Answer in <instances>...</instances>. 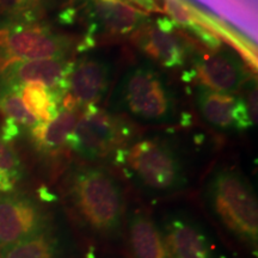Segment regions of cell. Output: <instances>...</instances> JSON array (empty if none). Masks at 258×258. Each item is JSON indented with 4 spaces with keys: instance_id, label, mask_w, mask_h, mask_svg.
Returning a JSON list of instances; mask_svg holds the SVG:
<instances>
[{
    "instance_id": "obj_1",
    "label": "cell",
    "mask_w": 258,
    "mask_h": 258,
    "mask_svg": "<svg viewBox=\"0 0 258 258\" xmlns=\"http://www.w3.org/2000/svg\"><path fill=\"white\" fill-rule=\"evenodd\" d=\"M72 219L89 238L103 244L123 239L125 196L120 179L101 166L73 167L64 179Z\"/></svg>"
},
{
    "instance_id": "obj_2",
    "label": "cell",
    "mask_w": 258,
    "mask_h": 258,
    "mask_svg": "<svg viewBox=\"0 0 258 258\" xmlns=\"http://www.w3.org/2000/svg\"><path fill=\"white\" fill-rule=\"evenodd\" d=\"M203 199L209 213L228 237L257 254L258 202L253 186L233 166L215 169L208 177Z\"/></svg>"
},
{
    "instance_id": "obj_3",
    "label": "cell",
    "mask_w": 258,
    "mask_h": 258,
    "mask_svg": "<svg viewBox=\"0 0 258 258\" xmlns=\"http://www.w3.org/2000/svg\"><path fill=\"white\" fill-rule=\"evenodd\" d=\"M114 160L143 191L166 196L188 185L185 163L172 145L161 139H144L124 146Z\"/></svg>"
},
{
    "instance_id": "obj_4",
    "label": "cell",
    "mask_w": 258,
    "mask_h": 258,
    "mask_svg": "<svg viewBox=\"0 0 258 258\" xmlns=\"http://www.w3.org/2000/svg\"><path fill=\"white\" fill-rule=\"evenodd\" d=\"M114 106L146 123H166L175 114V98L165 78L148 63L123 74L114 93Z\"/></svg>"
},
{
    "instance_id": "obj_5",
    "label": "cell",
    "mask_w": 258,
    "mask_h": 258,
    "mask_svg": "<svg viewBox=\"0 0 258 258\" xmlns=\"http://www.w3.org/2000/svg\"><path fill=\"white\" fill-rule=\"evenodd\" d=\"M69 37L34 22H0V72L15 63L66 57Z\"/></svg>"
},
{
    "instance_id": "obj_6",
    "label": "cell",
    "mask_w": 258,
    "mask_h": 258,
    "mask_svg": "<svg viewBox=\"0 0 258 258\" xmlns=\"http://www.w3.org/2000/svg\"><path fill=\"white\" fill-rule=\"evenodd\" d=\"M132 132L124 118L99 105H89L80 112L69 148L85 160L104 159L127 146Z\"/></svg>"
},
{
    "instance_id": "obj_7",
    "label": "cell",
    "mask_w": 258,
    "mask_h": 258,
    "mask_svg": "<svg viewBox=\"0 0 258 258\" xmlns=\"http://www.w3.org/2000/svg\"><path fill=\"white\" fill-rule=\"evenodd\" d=\"M86 15L89 30L78 44L79 51L90 50L95 38H120L134 35L147 23V12L125 0H90Z\"/></svg>"
},
{
    "instance_id": "obj_8",
    "label": "cell",
    "mask_w": 258,
    "mask_h": 258,
    "mask_svg": "<svg viewBox=\"0 0 258 258\" xmlns=\"http://www.w3.org/2000/svg\"><path fill=\"white\" fill-rule=\"evenodd\" d=\"M171 258H224L203 222L186 211H171L160 221Z\"/></svg>"
},
{
    "instance_id": "obj_9",
    "label": "cell",
    "mask_w": 258,
    "mask_h": 258,
    "mask_svg": "<svg viewBox=\"0 0 258 258\" xmlns=\"http://www.w3.org/2000/svg\"><path fill=\"white\" fill-rule=\"evenodd\" d=\"M112 63L101 54H88L73 61L67 91L61 108L83 110L85 106L98 105L110 88Z\"/></svg>"
},
{
    "instance_id": "obj_10",
    "label": "cell",
    "mask_w": 258,
    "mask_h": 258,
    "mask_svg": "<svg viewBox=\"0 0 258 258\" xmlns=\"http://www.w3.org/2000/svg\"><path fill=\"white\" fill-rule=\"evenodd\" d=\"M249 78L247 69L240 57L225 50H201L194 57L192 66L183 74L186 83H195L214 91L233 93Z\"/></svg>"
},
{
    "instance_id": "obj_11",
    "label": "cell",
    "mask_w": 258,
    "mask_h": 258,
    "mask_svg": "<svg viewBox=\"0 0 258 258\" xmlns=\"http://www.w3.org/2000/svg\"><path fill=\"white\" fill-rule=\"evenodd\" d=\"M47 226L46 214L34 200L21 194H0V250Z\"/></svg>"
},
{
    "instance_id": "obj_12",
    "label": "cell",
    "mask_w": 258,
    "mask_h": 258,
    "mask_svg": "<svg viewBox=\"0 0 258 258\" xmlns=\"http://www.w3.org/2000/svg\"><path fill=\"white\" fill-rule=\"evenodd\" d=\"M133 41L145 55L164 69L184 66L188 50L170 18L159 17L156 24L146 23L133 35Z\"/></svg>"
},
{
    "instance_id": "obj_13",
    "label": "cell",
    "mask_w": 258,
    "mask_h": 258,
    "mask_svg": "<svg viewBox=\"0 0 258 258\" xmlns=\"http://www.w3.org/2000/svg\"><path fill=\"white\" fill-rule=\"evenodd\" d=\"M73 60L67 57L34 60L15 63L3 71V88L17 90L29 83H40L62 98L67 91V83Z\"/></svg>"
},
{
    "instance_id": "obj_14",
    "label": "cell",
    "mask_w": 258,
    "mask_h": 258,
    "mask_svg": "<svg viewBox=\"0 0 258 258\" xmlns=\"http://www.w3.org/2000/svg\"><path fill=\"white\" fill-rule=\"evenodd\" d=\"M195 102L203 120L212 127L233 132L253 127L241 96L196 86Z\"/></svg>"
},
{
    "instance_id": "obj_15",
    "label": "cell",
    "mask_w": 258,
    "mask_h": 258,
    "mask_svg": "<svg viewBox=\"0 0 258 258\" xmlns=\"http://www.w3.org/2000/svg\"><path fill=\"white\" fill-rule=\"evenodd\" d=\"M123 238L129 258H171L159 224L144 209L125 214Z\"/></svg>"
},
{
    "instance_id": "obj_16",
    "label": "cell",
    "mask_w": 258,
    "mask_h": 258,
    "mask_svg": "<svg viewBox=\"0 0 258 258\" xmlns=\"http://www.w3.org/2000/svg\"><path fill=\"white\" fill-rule=\"evenodd\" d=\"M82 110L60 108L59 114L49 122H40L30 131L32 143L38 151L48 156H55L69 148L72 135Z\"/></svg>"
},
{
    "instance_id": "obj_17",
    "label": "cell",
    "mask_w": 258,
    "mask_h": 258,
    "mask_svg": "<svg viewBox=\"0 0 258 258\" xmlns=\"http://www.w3.org/2000/svg\"><path fill=\"white\" fill-rule=\"evenodd\" d=\"M62 237L49 225L38 233L0 250V258H67Z\"/></svg>"
},
{
    "instance_id": "obj_18",
    "label": "cell",
    "mask_w": 258,
    "mask_h": 258,
    "mask_svg": "<svg viewBox=\"0 0 258 258\" xmlns=\"http://www.w3.org/2000/svg\"><path fill=\"white\" fill-rule=\"evenodd\" d=\"M25 108L40 122H49L60 111L61 98L40 83H29L17 89Z\"/></svg>"
},
{
    "instance_id": "obj_19",
    "label": "cell",
    "mask_w": 258,
    "mask_h": 258,
    "mask_svg": "<svg viewBox=\"0 0 258 258\" xmlns=\"http://www.w3.org/2000/svg\"><path fill=\"white\" fill-rule=\"evenodd\" d=\"M0 112L5 116V120L17 123L19 127L31 131L40 121L25 108L19 91L15 89L3 88L0 91Z\"/></svg>"
},
{
    "instance_id": "obj_20",
    "label": "cell",
    "mask_w": 258,
    "mask_h": 258,
    "mask_svg": "<svg viewBox=\"0 0 258 258\" xmlns=\"http://www.w3.org/2000/svg\"><path fill=\"white\" fill-rule=\"evenodd\" d=\"M23 177V165L11 144L0 135V194L14 191Z\"/></svg>"
},
{
    "instance_id": "obj_21",
    "label": "cell",
    "mask_w": 258,
    "mask_h": 258,
    "mask_svg": "<svg viewBox=\"0 0 258 258\" xmlns=\"http://www.w3.org/2000/svg\"><path fill=\"white\" fill-rule=\"evenodd\" d=\"M40 14V0H0V22H34Z\"/></svg>"
},
{
    "instance_id": "obj_22",
    "label": "cell",
    "mask_w": 258,
    "mask_h": 258,
    "mask_svg": "<svg viewBox=\"0 0 258 258\" xmlns=\"http://www.w3.org/2000/svg\"><path fill=\"white\" fill-rule=\"evenodd\" d=\"M241 98L244 99L245 105H246L247 112L252 121L253 124L257 123V86L256 82L247 83V85L245 86L244 95L241 96Z\"/></svg>"
},
{
    "instance_id": "obj_23",
    "label": "cell",
    "mask_w": 258,
    "mask_h": 258,
    "mask_svg": "<svg viewBox=\"0 0 258 258\" xmlns=\"http://www.w3.org/2000/svg\"><path fill=\"white\" fill-rule=\"evenodd\" d=\"M21 134V127L15 122L5 120L4 124L2 127V132H0V135L4 139L6 143H11L12 140H15L18 135Z\"/></svg>"
},
{
    "instance_id": "obj_24",
    "label": "cell",
    "mask_w": 258,
    "mask_h": 258,
    "mask_svg": "<svg viewBox=\"0 0 258 258\" xmlns=\"http://www.w3.org/2000/svg\"><path fill=\"white\" fill-rule=\"evenodd\" d=\"M125 2H131L134 6H138V9L143 10L145 12H163V9L158 5L157 0H125Z\"/></svg>"
}]
</instances>
